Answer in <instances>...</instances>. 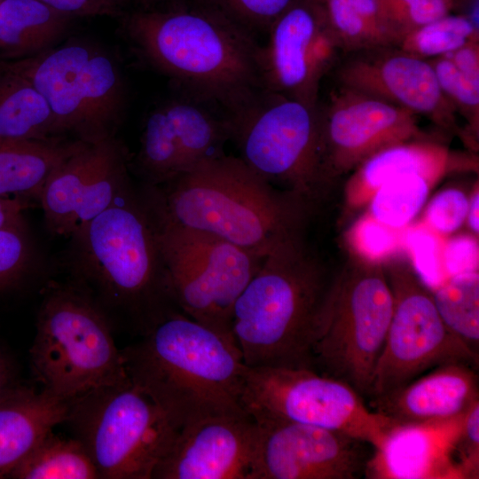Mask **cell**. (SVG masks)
<instances>
[{
    "mask_svg": "<svg viewBox=\"0 0 479 479\" xmlns=\"http://www.w3.org/2000/svg\"><path fill=\"white\" fill-rule=\"evenodd\" d=\"M140 56L188 95L233 113L261 90L255 35L194 0L125 16Z\"/></svg>",
    "mask_w": 479,
    "mask_h": 479,
    "instance_id": "1",
    "label": "cell"
},
{
    "mask_svg": "<svg viewBox=\"0 0 479 479\" xmlns=\"http://www.w3.org/2000/svg\"><path fill=\"white\" fill-rule=\"evenodd\" d=\"M169 222L217 236L260 256L304 233L316 203L278 188L240 157L204 161L158 185H144Z\"/></svg>",
    "mask_w": 479,
    "mask_h": 479,
    "instance_id": "2",
    "label": "cell"
},
{
    "mask_svg": "<svg viewBox=\"0 0 479 479\" xmlns=\"http://www.w3.org/2000/svg\"><path fill=\"white\" fill-rule=\"evenodd\" d=\"M73 266L78 286L141 336L181 311L143 188L132 185L105 211L77 229Z\"/></svg>",
    "mask_w": 479,
    "mask_h": 479,
    "instance_id": "3",
    "label": "cell"
},
{
    "mask_svg": "<svg viewBox=\"0 0 479 479\" xmlns=\"http://www.w3.org/2000/svg\"><path fill=\"white\" fill-rule=\"evenodd\" d=\"M121 350L130 382L177 430L208 418L248 414L241 403L246 365L236 342L182 311Z\"/></svg>",
    "mask_w": 479,
    "mask_h": 479,
    "instance_id": "4",
    "label": "cell"
},
{
    "mask_svg": "<svg viewBox=\"0 0 479 479\" xmlns=\"http://www.w3.org/2000/svg\"><path fill=\"white\" fill-rule=\"evenodd\" d=\"M334 279L304 233L271 251L232 310L245 365L313 370L312 344Z\"/></svg>",
    "mask_w": 479,
    "mask_h": 479,
    "instance_id": "5",
    "label": "cell"
},
{
    "mask_svg": "<svg viewBox=\"0 0 479 479\" xmlns=\"http://www.w3.org/2000/svg\"><path fill=\"white\" fill-rule=\"evenodd\" d=\"M29 357L41 389L67 402L129 381L106 314L78 285L47 291Z\"/></svg>",
    "mask_w": 479,
    "mask_h": 479,
    "instance_id": "6",
    "label": "cell"
},
{
    "mask_svg": "<svg viewBox=\"0 0 479 479\" xmlns=\"http://www.w3.org/2000/svg\"><path fill=\"white\" fill-rule=\"evenodd\" d=\"M0 67L27 80L45 99L62 137L94 144L114 137L126 104L117 62L101 47L81 40Z\"/></svg>",
    "mask_w": 479,
    "mask_h": 479,
    "instance_id": "7",
    "label": "cell"
},
{
    "mask_svg": "<svg viewBox=\"0 0 479 479\" xmlns=\"http://www.w3.org/2000/svg\"><path fill=\"white\" fill-rule=\"evenodd\" d=\"M65 423L104 479H153L178 431L130 380L68 401Z\"/></svg>",
    "mask_w": 479,
    "mask_h": 479,
    "instance_id": "8",
    "label": "cell"
},
{
    "mask_svg": "<svg viewBox=\"0 0 479 479\" xmlns=\"http://www.w3.org/2000/svg\"><path fill=\"white\" fill-rule=\"evenodd\" d=\"M334 275L311 349L316 372L367 398L393 312L381 263L361 259Z\"/></svg>",
    "mask_w": 479,
    "mask_h": 479,
    "instance_id": "9",
    "label": "cell"
},
{
    "mask_svg": "<svg viewBox=\"0 0 479 479\" xmlns=\"http://www.w3.org/2000/svg\"><path fill=\"white\" fill-rule=\"evenodd\" d=\"M177 303L183 313L234 341V304L264 260L217 236L168 221L145 193Z\"/></svg>",
    "mask_w": 479,
    "mask_h": 479,
    "instance_id": "10",
    "label": "cell"
},
{
    "mask_svg": "<svg viewBox=\"0 0 479 479\" xmlns=\"http://www.w3.org/2000/svg\"><path fill=\"white\" fill-rule=\"evenodd\" d=\"M241 403L255 420L278 419L338 432L380 448L395 420L349 385L308 368L246 365Z\"/></svg>",
    "mask_w": 479,
    "mask_h": 479,
    "instance_id": "11",
    "label": "cell"
},
{
    "mask_svg": "<svg viewBox=\"0 0 479 479\" xmlns=\"http://www.w3.org/2000/svg\"><path fill=\"white\" fill-rule=\"evenodd\" d=\"M226 115L230 140L250 169L274 186L318 203V105L310 106L263 90Z\"/></svg>",
    "mask_w": 479,
    "mask_h": 479,
    "instance_id": "12",
    "label": "cell"
},
{
    "mask_svg": "<svg viewBox=\"0 0 479 479\" xmlns=\"http://www.w3.org/2000/svg\"><path fill=\"white\" fill-rule=\"evenodd\" d=\"M385 272L393 312L367 398L386 397L441 365L460 362L477 368L478 355L447 328L431 291L413 269L395 262Z\"/></svg>",
    "mask_w": 479,
    "mask_h": 479,
    "instance_id": "13",
    "label": "cell"
},
{
    "mask_svg": "<svg viewBox=\"0 0 479 479\" xmlns=\"http://www.w3.org/2000/svg\"><path fill=\"white\" fill-rule=\"evenodd\" d=\"M319 114V194L339 174L377 152L421 139L417 115L387 101L341 86Z\"/></svg>",
    "mask_w": 479,
    "mask_h": 479,
    "instance_id": "14",
    "label": "cell"
},
{
    "mask_svg": "<svg viewBox=\"0 0 479 479\" xmlns=\"http://www.w3.org/2000/svg\"><path fill=\"white\" fill-rule=\"evenodd\" d=\"M257 64L262 89L317 106L320 82L342 51L320 0H294L271 23Z\"/></svg>",
    "mask_w": 479,
    "mask_h": 479,
    "instance_id": "15",
    "label": "cell"
},
{
    "mask_svg": "<svg viewBox=\"0 0 479 479\" xmlns=\"http://www.w3.org/2000/svg\"><path fill=\"white\" fill-rule=\"evenodd\" d=\"M258 439L249 479H357L373 448L349 436L294 421L255 420Z\"/></svg>",
    "mask_w": 479,
    "mask_h": 479,
    "instance_id": "16",
    "label": "cell"
},
{
    "mask_svg": "<svg viewBox=\"0 0 479 479\" xmlns=\"http://www.w3.org/2000/svg\"><path fill=\"white\" fill-rule=\"evenodd\" d=\"M192 96L167 101L144 123L135 161L137 174L152 185L164 184L193 166L224 154L230 140L225 113Z\"/></svg>",
    "mask_w": 479,
    "mask_h": 479,
    "instance_id": "17",
    "label": "cell"
},
{
    "mask_svg": "<svg viewBox=\"0 0 479 479\" xmlns=\"http://www.w3.org/2000/svg\"><path fill=\"white\" fill-rule=\"evenodd\" d=\"M257 439L248 414L195 421L177 431L153 479H249Z\"/></svg>",
    "mask_w": 479,
    "mask_h": 479,
    "instance_id": "18",
    "label": "cell"
},
{
    "mask_svg": "<svg viewBox=\"0 0 479 479\" xmlns=\"http://www.w3.org/2000/svg\"><path fill=\"white\" fill-rule=\"evenodd\" d=\"M386 48L364 51L344 62L337 70L341 86L425 115L444 128H455L457 111L442 92L430 62Z\"/></svg>",
    "mask_w": 479,
    "mask_h": 479,
    "instance_id": "19",
    "label": "cell"
},
{
    "mask_svg": "<svg viewBox=\"0 0 479 479\" xmlns=\"http://www.w3.org/2000/svg\"><path fill=\"white\" fill-rule=\"evenodd\" d=\"M466 413L448 420L396 426L382 445L373 449L365 477L467 479L461 449Z\"/></svg>",
    "mask_w": 479,
    "mask_h": 479,
    "instance_id": "20",
    "label": "cell"
},
{
    "mask_svg": "<svg viewBox=\"0 0 479 479\" xmlns=\"http://www.w3.org/2000/svg\"><path fill=\"white\" fill-rule=\"evenodd\" d=\"M479 401L475 367L460 362L433 368L398 390L369 400L368 406L398 424L448 420Z\"/></svg>",
    "mask_w": 479,
    "mask_h": 479,
    "instance_id": "21",
    "label": "cell"
},
{
    "mask_svg": "<svg viewBox=\"0 0 479 479\" xmlns=\"http://www.w3.org/2000/svg\"><path fill=\"white\" fill-rule=\"evenodd\" d=\"M68 402L43 390L16 385L0 397V478L7 475L59 424Z\"/></svg>",
    "mask_w": 479,
    "mask_h": 479,
    "instance_id": "22",
    "label": "cell"
},
{
    "mask_svg": "<svg viewBox=\"0 0 479 479\" xmlns=\"http://www.w3.org/2000/svg\"><path fill=\"white\" fill-rule=\"evenodd\" d=\"M459 161L447 147L428 140L413 139L386 147L357 167L348 184V201L355 207L364 205L385 182L407 173L436 182Z\"/></svg>",
    "mask_w": 479,
    "mask_h": 479,
    "instance_id": "23",
    "label": "cell"
},
{
    "mask_svg": "<svg viewBox=\"0 0 479 479\" xmlns=\"http://www.w3.org/2000/svg\"><path fill=\"white\" fill-rule=\"evenodd\" d=\"M86 144L62 137L0 141V197L38 200L51 174Z\"/></svg>",
    "mask_w": 479,
    "mask_h": 479,
    "instance_id": "24",
    "label": "cell"
},
{
    "mask_svg": "<svg viewBox=\"0 0 479 479\" xmlns=\"http://www.w3.org/2000/svg\"><path fill=\"white\" fill-rule=\"evenodd\" d=\"M72 19L39 0H0V61L27 59L56 46Z\"/></svg>",
    "mask_w": 479,
    "mask_h": 479,
    "instance_id": "25",
    "label": "cell"
},
{
    "mask_svg": "<svg viewBox=\"0 0 479 479\" xmlns=\"http://www.w3.org/2000/svg\"><path fill=\"white\" fill-rule=\"evenodd\" d=\"M102 141L84 145L66 159L43 186L38 200L47 228L52 234L71 236L85 185L98 159Z\"/></svg>",
    "mask_w": 479,
    "mask_h": 479,
    "instance_id": "26",
    "label": "cell"
},
{
    "mask_svg": "<svg viewBox=\"0 0 479 479\" xmlns=\"http://www.w3.org/2000/svg\"><path fill=\"white\" fill-rule=\"evenodd\" d=\"M59 137L43 96L27 80L0 67V141Z\"/></svg>",
    "mask_w": 479,
    "mask_h": 479,
    "instance_id": "27",
    "label": "cell"
},
{
    "mask_svg": "<svg viewBox=\"0 0 479 479\" xmlns=\"http://www.w3.org/2000/svg\"><path fill=\"white\" fill-rule=\"evenodd\" d=\"M12 479H98L82 444L49 432L7 475Z\"/></svg>",
    "mask_w": 479,
    "mask_h": 479,
    "instance_id": "28",
    "label": "cell"
},
{
    "mask_svg": "<svg viewBox=\"0 0 479 479\" xmlns=\"http://www.w3.org/2000/svg\"><path fill=\"white\" fill-rule=\"evenodd\" d=\"M126 148L114 137L104 139L87 181L72 234L106 208L131 185ZM71 234V235H72Z\"/></svg>",
    "mask_w": 479,
    "mask_h": 479,
    "instance_id": "29",
    "label": "cell"
},
{
    "mask_svg": "<svg viewBox=\"0 0 479 479\" xmlns=\"http://www.w3.org/2000/svg\"><path fill=\"white\" fill-rule=\"evenodd\" d=\"M431 293L438 313L447 328L478 355V272L452 276Z\"/></svg>",
    "mask_w": 479,
    "mask_h": 479,
    "instance_id": "30",
    "label": "cell"
},
{
    "mask_svg": "<svg viewBox=\"0 0 479 479\" xmlns=\"http://www.w3.org/2000/svg\"><path fill=\"white\" fill-rule=\"evenodd\" d=\"M435 183L418 173L393 177L373 193L370 200V214L387 226L403 229L420 210Z\"/></svg>",
    "mask_w": 479,
    "mask_h": 479,
    "instance_id": "31",
    "label": "cell"
},
{
    "mask_svg": "<svg viewBox=\"0 0 479 479\" xmlns=\"http://www.w3.org/2000/svg\"><path fill=\"white\" fill-rule=\"evenodd\" d=\"M473 40H479L478 27L467 16L448 14L404 34L396 46L411 55L430 59L450 54Z\"/></svg>",
    "mask_w": 479,
    "mask_h": 479,
    "instance_id": "32",
    "label": "cell"
},
{
    "mask_svg": "<svg viewBox=\"0 0 479 479\" xmlns=\"http://www.w3.org/2000/svg\"><path fill=\"white\" fill-rule=\"evenodd\" d=\"M444 244L440 234L425 224L404 229V250L414 272L430 291L448 279L443 265Z\"/></svg>",
    "mask_w": 479,
    "mask_h": 479,
    "instance_id": "33",
    "label": "cell"
},
{
    "mask_svg": "<svg viewBox=\"0 0 479 479\" xmlns=\"http://www.w3.org/2000/svg\"><path fill=\"white\" fill-rule=\"evenodd\" d=\"M342 51L359 52L388 46L363 20L351 0H320Z\"/></svg>",
    "mask_w": 479,
    "mask_h": 479,
    "instance_id": "34",
    "label": "cell"
},
{
    "mask_svg": "<svg viewBox=\"0 0 479 479\" xmlns=\"http://www.w3.org/2000/svg\"><path fill=\"white\" fill-rule=\"evenodd\" d=\"M404 228H391L367 214L354 224L349 241L362 260L381 263L404 250Z\"/></svg>",
    "mask_w": 479,
    "mask_h": 479,
    "instance_id": "35",
    "label": "cell"
},
{
    "mask_svg": "<svg viewBox=\"0 0 479 479\" xmlns=\"http://www.w3.org/2000/svg\"><path fill=\"white\" fill-rule=\"evenodd\" d=\"M253 35L267 33L271 23L294 0H194Z\"/></svg>",
    "mask_w": 479,
    "mask_h": 479,
    "instance_id": "36",
    "label": "cell"
},
{
    "mask_svg": "<svg viewBox=\"0 0 479 479\" xmlns=\"http://www.w3.org/2000/svg\"><path fill=\"white\" fill-rule=\"evenodd\" d=\"M440 89L456 111H459L473 130L478 127L479 86L472 83L446 56L428 60Z\"/></svg>",
    "mask_w": 479,
    "mask_h": 479,
    "instance_id": "37",
    "label": "cell"
},
{
    "mask_svg": "<svg viewBox=\"0 0 479 479\" xmlns=\"http://www.w3.org/2000/svg\"><path fill=\"white\" fill-rule=\"evenodd\" d=\"M30 259L31 247L24 224L0 230V293L23 279Z\"/></svg>",
    "mask_w": 479,
    "mask_h": 479,
    "instance_id": "38",
    "label": "cell"
},
{
    "mask_svg": "<svg viewBox=\"0 0 479 479\" xmlns=\"http://www.w3.org/2000/svg\"><path fill=\"white\" fill-rule=\"evenodd\" d=\"M468 202L469 200L461 191L444 190L428 204L424 224L439 234L451 233L466 220Z\"/></svg>",
    "mask_w": 479,
    "mask_h": 479,
    "instance_id": "39",
    "label": "cell"
},
{
    "mask_svg": "<svg viewBox=\"0 0 479 479\" xmlns=\"http://www.w3.org/2000/svg\"><path fill=\"white\" fill-rule=\"evenodd\" d=\"M479 247L475 238L459 235L444 242L443 265L447 279L478 270Z\"/></svg>",
    "mask_w": 479,
    "mask_h": 479,
    "instance_id": "40",
    "label": "cell"
},
{
    "mask_svg": "<svg viewBox=\"0 0 479 479\" xmlns=\"http://www.w3.org/2000/svg\"><path fill=\"white\" fill-rule=\"evenodd\" d=\"M71 18L84 16H121L125 0H39Z\"/></svg>",
    "mask_w": 479,
    "mask_h": 479,
    "instance_id": "41",
    "label": "cell"
},
{
    "mask_svg": "<svg viewBox=\"0 0 479 479\" xmlns=\"http://www.w3.org/2000/svg\"><path fill=\"white\" fill-rule=\"evenodd\" d=\"M461 448L467 478L479 475V401L467 412Z\"/></svg>",
    "mask_w": 479,
    "mask_h": 479,
    "instance_id": "42",
    "label": "cell"
},
{
    "mask_svg": "<svg viewBox=\"0 0 479 479\" xmlns=\"http://www.w3.org/2000/svg\"><path fill=\"white\" fill-rule=\"evenodd\" d=\"M351 2L366 25L388 46H395V38L383 18L378 0H351Z\"/></svg>",
    "mask_w": 479,
    "mask_h": 479,
    "instance_id": "43",
    "label": "cell"
},
{
    "mask_svg": "<svg viewBox=\"0 0 479 479\" xmlns=\"http://www.w3.org/2000/svg\"><path fill=\"white\" fill-rule=\"evenodd\" d=\"M445 56L464 76L479 86V40H473Z\"/></svg>",
    "mask_w": 479,
    "mask_h": 479,
    "instance_id": "44",
    "label": "cell"
},
{
    "mask_svg": "<svg viewBox=\"0 0 479 479\" xmlns=\"http://www.w3.org/2000/svg\"><path fill=\"white\" fill-rule=\"evenodd\" d=\"M29 200L17 197H0V230L24 224L23 211Z\"/></svg>",
    "mask_w": 479,
    "mask_h": 479,
    "instance_id": "45",
    "label": "cell"
},
{
    "mask_svg": "<svg viewBox=\"0 0 479 479\" xmlns=\"http://www.w3.org/2000/svg\"><path fill=\"white\" fill-rule=\"evenodd\" d=\"M420 1L421 0H378L383 18L391 35L395 38L396 43L397 35L395 33V25L397 21L404 13Z\"/></svg>",
    "mask_w": 479,
    "mask_h": 479,
    "instance_id": "46",
    "label": "cell"
},
{
    "mask_svg": "<svg viewBox=\"0 0 479 479\" xmlns=\"http://www.w3.org/2000/svg\"><path fill=\"white\" fill-rule=\"evenodd\" d=\"M18 385L15 382L12 366L0 351V397Z\"/></svg>",
    "mask_w": 479,
    "mask_h": 479,
    "instance_id": "47",
    "label": "cell"
},
{
    "mask_svg": "<svg viewBox=\"0 0 479 479\" xmlns=\"http://www.w3.org/2000/svg\"><path fill=\"white\" fill-rule=\"evenodd\" d=\"M478 208L479 194L478 191H476L469 200L467 215L466 218L470 229L476 234H478L479 232Z\"/></svg>",
    "mask_w": 479,
    "mask_h": 479,
    "instance_id": "48",
    "label": "cell"
},
{
    "mask_svg": "<svg viewBox=\"0 0 479 479\" xmlns=\"http://www.w3.org/2000/svg\"><path fill=\"white\" fill-rule=\"evenodd\" d=\"M139 4H141V8L147 9V8H153L156 6V4L161 2V1H167L168 3H170L175 0H137Z\"/></svg>",
    "mask_w": 479,
    "mask_h": 479,
    "instance_id": "49",
    "label": "cell"
}]
</instances>
